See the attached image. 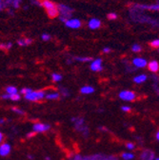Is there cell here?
Here are the masks:
<instances>
[{"mask_svg": "<svg viewBox=\"0 0 159 160\" xmlns=\"http://www.w3.org/2000/svg\"><path fill=\"white\" fill-rule=\"evenodd\" d=\"M155 138H156L157 140L159 139V133H158V132H157V133H156V134H155Z\"/></svg>", "mask_w": 159, "mask_h": 160, "instance_id": "cell-43", "label": "cell"}, {"mask_svg": "<svg viewBox=\"0 0 159 160\" xmlns=\"http://www.w3.org/2000/svg\"><path fill=\"white\" fill-rule=\"evenodd\" d=\"M4 8H6L5 7V4H4V1L3 2H0V11H2Z\"/></svg>", "mask_w": 159, "mask_h": 160, "instance_id": "cell-40", "label": "cell"}, {"mask_svg": "<svg viewBox=\"0 0 159 160\" xmlns=\"http://www.w3.org/2000/svg\"><path fill=\"white\" fill-rule=\"evenodd\" d=\"M126 147H127V149H129V150H134V148H135V145L133 144V143H127V145H126Z\"/></svg>", "mask_w": 159, "mask_h": 160, "instance_id": "cell-36", "label": "cell"}, {"mask_svg": "<svg viewBox=\"0 0 159 160\" xmlns=\"http://www.w3.org/2000/svg\"><path fill=\"white\" fill-rule=\"evenodd\" d=\"M11 145L8 143H3L1 146H0V155L1 156H7L10 154L11 153Z\"/></svg>", "mask_w": 159, "mask_h": 160, "instance_id": "cell-14", "label": "cell"}, {"mask_svg": "<svg viewBox=\"0 0 159 160\" xmlns=\"http://www.w3.org/2000/svg\"><path fill=\"white\" fill-rule=\"evenodd\" d=\"M12 43H7V44H0V49L2 50H5V51H8L12 48Z\"/></svg>", "mask_w": 159, "mask_h": 160, "instance_id": "cell-28", "label": "cell"}, {"mask_svg": "<svg viewBox=\"0 0 159 160\" xmlns=\"http://www.w3.org/2000/svg\"><path fill=\"white\" fill-rule=\"evenodd\" d=\"M4 1V0H0V2H3Z\"/></svg>", "mask_w": 159, "mask_h": 160, "instance_id": "cell-47", "label": "cell"}, {"mask_svg": "<svg viewBox=\"0 0 159 160\" xmlns=\"http://www.w3.org/2000/svg\"><path fill=\"white\" fill-rule=\"evenodd\" d=\"M21 98V95L17 93V94H14V95H10V99L11 100H13V101H18L20 100Z\"/></svg>", "mask_w": 159, "mask_h": 160, "instance_id": "cell-27", "label": "cell"}, {"mask_svg": "<svg viewBox=\"0 0 159 160\" xmlns=\"http://www.w3.org/2000/svg\"><path fill=\"white\" fill-rule=\"evenodd\" d=\"M41 38H42L44 41H47V40H50V39H51V35L48 34V33H43V34H42V36H41Z\"/></svg>", "mask_w": 159, "mask_h": 160, "instance_id": "cell-34", "label": "cell"}, {"mask_svg": "<svg viewBox=\"0 0 159 160\" xmlns=\"http://www.w3.org/2000/svg\"><path fill=\"white\" fill-rule=\"evenodd\" d=\"M121 157L124 160H132L134 158V154L132 153H122Z\"/></svg>", "mask_w": 159, "mask_h": 160, "instance_id": "cell-23", "label": "cell"}, {"mask_svg": "<svg viewBox=\"0 0 159 160\" xmlns=\"http://www.w3.org/2000/svg\"><path fill=\"white\" fill-rule=\"evenodd\" d=\"M60 97V95L59 93L57 92H55V93H50V94H47L45 95V98L48 99V100H55V99H58Z\"/></svg>", "mask_w": 159, "mask_h": 160, "instance_id": "cell-19", "label": "cell"}, {"mask_svg": "<svg viewBox=\"0 0 159 160\" xmlns=\"http://www.w3.org/2000/svg\"><path fill=\"white\" fill-rule=\"evenodd\" d=\"M121 110L123 111V112H126V113H128V112H131V107H129V106H122L121 107Z\"/></svg>", "mask_w": 159, "mask_h": 160, "instance_id": "cell-35", "label": "cell"}, {"mask_svg": "<svg viewBox=\"0 0 159 160\" xmlns=\"http://www.w3.org/2000/svg\"><path fill=\"white\" fill-rule=\"evenodd\" d=\"M12 111L13 112V113H15V114H20V115H23L25 113H24V111H22V110H20V109H18V108H15V107H13V108H12Z\"/></svg>", "mask_w": 159, "mask_h": 160, "instance_id": "cell-29", "label": "cell"}, {"mask_svg": "<svg viewBox=\"0 0 159 160\" xmlns=\"http://www.w3.org/2000/svg\"><path fill=\"white\" fill-rule=\"evenodd\" d=\"M72 122H74L75 128L77 132H80L85 137H87L90 133L89 128L86 126L85 119L83 117H72Z\"/></svg>", "mask_w": 159, "mask_h": 160, "instance_id": "cell-4", "label": "cell"}, {"mask_svg": "<svg viewBox=\"0 0 159 160\" xmlns=\"http://www.w3.org/2000/svg\"><path fill=\"white\" fill-rule=\"evenodd\" d=\"M130 14H131V18L138 23H149L152 24V26H157L158 25V20L157 19H153L150 16H147L144 14L143 11L135 9V8H131L130 11Z\"/></svg>", "mask_w": 159, "mask_h": 160, "instance_id": "cell-1", "label": "cell"}, {"mask_svg": "<svg viewBox=\"0 0 159 160\" xmlns=\"http://www.w3.org/2000/svg\"><path fill=\"white\" fill-rule=\"evenodd\" d=\"M70 160H117V157L113 155H106L102 153H95L93 155H86V156L75 154Z\"/></svg>", "mask_w": 159, "mask_h": 160, "instance_id": "cell-2", "label": "cell"}, {"mask_svg": "<svg viewBox=\"0 0 159 160\" xmlns=\"http://www.w3.org/2000/svg\"><path fill=\"white\" fill-rule=\"evenodd\" d=\"M75 59L76 61H79V62H90V61H93V58L89 57V56H84V57L76 56V57H75Z\"/></svg>", "mask_w": 159, "mask_h": 160, "instance_id": "cell-24", "label": "cell"}, {"mask_svg": "<svg viewBox=\"0 0 159 160\" xmlns=\"http://www.w3.org/2000/svg\"><path fill=\"white\" fill-rule=\"evenodd\" d=\"M41 6L46 10L47 14L50 18H55L59 14L57 6L51 0H41Z\"/></svg>", "mask_w": 159, "mask_h": 160, "instance_id": "cell-3", "label": "cell"}, {"mask_svg": "<svg viewBox=\"0 0 159 160\" xmlns=\"http://www.w3.org/2000/svg\"><path fill=\"white\" fill-rule=\"evenodd\" d=\"M150 44H151V46H152V48H158V47H159V40H158V39H154V40H152Z\"/></svg>", "mask_w": 159, "mask_h": 160, "instance_id": "cell-31", "label": "cell"}, {"mask_svg": "<svg viewBox=\"0 0 159 160\" xmlns=\"http://www.w3.org/2000/svg\"><path fill=\"white\" fill-rule=\"evenodd\" d=\"M34 133H35L34 132H31V133H27V137H29V138H30V137H31V136H33V135H34Z\"/></svg>", "mask_w": 159, "mask_h": 160, "instance_id": "cell-41", "label": "cell"}, {"mask_svg": "<svg viewBox=\"0 0 159 160\" xmlns=\"http://www.w3.org/2000/svg\"><path fill=\"white\" fill-rule=\"evenodd\" d=\"M132 8L141 10V11H144V10H149V11H158L159 6L158 4H151V5H144V4H133L132 6Z\"/></svg>", "mask_w": 159, "mask_h": 160, "instance_id": "cell-8", "label": "cell"}, {"mask_svg": "<svg viewBox=\"0 0 159 160\" xmlns=\"http://www.w3.org/2000/svg\"><path fill=\"white\" fill-rule=\"evenodd\" d=\"M31 2L36 6H41V1L40 0H31Z\"/></svg>", "mask_w": 159, "mask_h": 160, "instance_id": "cell-37", "label": "cell"}, {"mask_svg": "<svg viewBox=\"0 0 159 160\" xmlns=\"http://www.w3.org/2000/svg\"><path fill=\"white\" fill-rule=\"evenodd\" d=\"M51 78H52V81H55V82H59V81L62 80V75H59V74H52Z\"/></svg>", "mask_w": 159, "mask_h": 160, "instance_id": "cell-25", "label": "cell"}, {"mask_svg": "<svg viewBox=\"0 0 159 160\" xmlns=\"http://www.w3.org/2000/svg\"><path fill=\"white\" fill-rule=\"evenodd\" d=\"M119 97L124 101H132L135 99L136 95L132 91H122L119 94Z\"/></svg>", "mask_w": 159, "mask_h": 160, "instance_id": "cell-7", "label": "cell"}, {"mask_svg": "<svg viewBox=\"0 0 159 160\" xmlns=\"http://www.w3.org/2000/svg\"><path fill=\"white\" fill-rule=\"evenodd\" d=\"M103 67H102V60L100 58L94 59L92 61L91 63V70L93 72H100L102 70Z\"/></svg>", "mask_w": 159, "mask_h": 160, "instance_id": "cell-11", "label": "cell"}, {"mask_svg": "<svg viewBox=\"0 0 159 160\" xmlns=\"http://www.w3.org/2000/svg\"><path fill=\"white\" fill-rule=\"evenodd\" d=\"M3 141V133H0V144H1V142Z\"/></svg>", "mask_w": 159, "mask_h": 160, "instance_id": "cell-42", "label": "cell"}, {"mask_svg": "<svg viewBox=\"0 0 159 160\" xmlns=\"http://www.w3.org/2000/svg\"><path fill=\"white\" fill-rule=\"evenodd\" d=\"M153 160H159V159H158V157H155V158H154Z\"/></svg>", "mask_w": 159, "mask_h": 160, "instance_id": "cell-46", "label": "cell"}, {"mask_svg": "<svg viewBox=\"0 0 159 160\" xmlns=\"http://www.w3.org/2000/svg\"><path fill=\"white\" fill-rule=\"evenodd\" d=\"M45 159H46V160H51V157H49V156L47 157V156H46V157H45Z\"/></svg>", "mask_w": 159, "mask_h": 160, "instance_id": "cell-45", "label": "cell"}, {"mask_svg": "<svg viewBox=\"0 0 159 160\" xmlns=\"http://www.w3.org/2000/svg\"><path fill=\"white\" fill-rule=\"evenodd\" d=\"M51 129V126L49 124H43V123H36L32 126V131L34 133H44Z\"/></svg>", "mask_w": 159, "mask_h": 160, "instance_id": "cell-9", "label": "cell"}, {"mask_svg": "<svg viewBox=\"0 0 159 160\" xmlns=\"http://www.w3.org/2000/svg\"><path fill=\"white\" fill-rule=\"evenodd\" d=\"M17 93H18V91H17V89L13 86H9L6 88V94L8 95H14Z\"/></svg>", "mask_w": 159, "mask_h": 160, "instance_id": "cell-22", "label": "cell"}, {"mask_svg": "<svg viewBox=\"0 0 159 160\" xmlns=\"http://www.w3.org/2000/svg\"><path fill=\"white\" fill-rule=\"evenodd\" d=\"M155 158V154L151 150H145L140 155L141 160H153Z\"/></svg>", "mask_w": 159, "mask_h": 160, "instance_id": "cell-13", "label": "cell"}, {"mask_svg": "<svg viewBox=\"0 0 159 160\" xmlns=\"http://www.w3.org/2000/svg\"><path fill=\"white\" fill-rule=\"evenodd\" d=\"M0 97H1L2 99H10V95H8V94H5V95H2L0 96Z\"/></svg>", "mask_w": 159, "mask_h": 160, "instance_id": "cell-38", "label": "cell"}, {"mask_svg": "<svg viewBox=\"0 0 159 160\" xmlns=\"http://www.w3.org/2000/svg\"><path fill=\"white\" fill-rule=\"evenodd\" d=\"M28 158H30V159H33V155H28Z\"/></svg>", "mask_w": 159, "mask_h": 160, "instance_id": "cell-44", "label": "cell"}, {"mask_svg": "<svg viewBox=\"0 0 159 160\" xmlns=\"http://www.w3.org/2000/svg\"><path fill=\"white\" fill-rule=\"evenodd\" d=\"M66 26L70 29H78L81 27V21L76 18H70L65 22Z\"/></svg>", "mask_w": 159, "mask_h": 160, "instance_id": "cell-10", "label": "cell"}, {"mask_svg": "<svg viewBox=\"0 0 159 160\" xmlns=\"http://www.w3.org/2000/svg\"><path fill=\"white\" fill-rule=\"evenodd\" d=\"M45 95L46 94L44 91H31V93L25 95V99L29 101H38L45 98Z\"/></svg>", "mask_w": 159, "mask_h": 160, "instance_id": "cell-6", "label": "cell"}, {"mask_svg": "<svg viewBox=\"0 0 159 160\" xmlns=\"http://www.w3.org/2000/svg\"><path fill=\"white\" fill-rule=\"evenodd\" d=\"M147 65H148V68H149V70H151V72H152V73L158 72V70H159V64H158V62L156 60H152V61H151Z\"/></svg>", "mask_w": 159, "mask_h": 160, "instance_id": "cell-17", "label": "cell"}, {"mask_svg": "<svg viewBox=\"0 0 159 160\" xmlns=\"http://www.w3.org/2000/svg\"><path fill=\"white\" fill-rule=\"evenodd\" d=\"M21 3H22V0H5L4 1L5 7H9L12 9H18Z\"/></svg>", "mask_w": 159, "mask_h": 160, "instance_id": "cell-12", "label": "cell"}, {"mask_svg": "<svg viewBox=\"0 0 159 160\" xmlns=\"http://www.w3.org/2000/svg\"><path fill=\"white\" fill-rule=\"evenodd\" d=\"M116 18H117V15L115 13H113V12H111V13L108 14V19L109 20H115Z\"/></svg>", "mask_w": 159, "mask_h": 160, "instance_id": "cell-32", "label": "cell"}, {"mask_svg": "<svg viewBox=\"0 0 159 160\" xmlns=\"http://www.w3.org/2000/svg\"><path fill=\"white\" fill-rule=\"evenodd\" d=\"M89 28L90 29H92V30H96V29H98L100 26H101V22H100V20H98V19H96V18H92L90 21H89Z\"/></svg>", "mask_w": 159, "mask_h": 160, "instance_id": "cell-16", "label": "cell"}, {"mask_svg": "<svg viewBox=\"0 0 159 160\" xmlns=\"http://www.w3.org/2000/svg\"><path fill=\"white\" fill-rule=\"evenodd\" d=\"M57 10H58V13H60L59 19L62 22H66L68 19H70L74 12V9L64 4H59L57 6Z\"/></svg>", "mask_w": 159, "mask_h": 160, "instance_id": "cell-5", "label": "cell"}, {"mask_svg": "<svg viewBox=\"0 0 159 160\" xmlns=\"http://www.w3.org/2000/svg\"><path fill=\"white\" fill-rule=\"evenodd\" d=\"M59 90H60V92H61V94H62V95H63V96L68 97V96L70 95V92H69V90H67L66 88H64V87H60V88H59Z\"/></svg>", "mask_w": 159, "mask_h": 160, "instance_id": "cell-26", "label": "cell"}, {"mask_svg": "<svg viewBox=\"0 0 159 160\" xmlns=\"http://www.w3.org/2000/svg\"><path fill=\"white\" fill-rule=\"evenodd\" d=\"M132 64L136 67V68H145L148 64V62L146 61V59L144 58H141V57H137V58H134L133 61H132Z\"/></svg>", "mask_w": 159, "mask_h": 160, "instance_id": "cell-15", "label": "cell"}, {"mask_svg": "<svg viewBox=\"0 0 159 160\" xmlns=\"http://www.w3.org/2000/svg\"><path fill=\"white\" fill-rule=\"evenodd\" d=\"M102 51H103L104 53H108V52L111 51V49H110V48H104Z\"/></svg>", "mask_w": 159, "mask_h": 160, "instance_id": "cell-39", "label": "cell"}, {"mask_svg": "<svg viewBox=\"0 0 159 160\" xmlns=\"http://www.w3.org/2000/svg\"><path fill=\"white\" fill-rule=\"evenodd\" d=\"M80 92L83 94V95H91L94 92V88L91 87V86H84L81 88Z\"/></svg>", "mask_w": 159, "mask_h": 160, "instance_id": "cell-18", "label": "cell"}, {"mask_svg": "<svg viewBox=\"0 0 159 160\" xmlns=\"http://www.w3.org/2000/svg\"><path fill=\"white\" fill-rule=\"evenodd\" d=\"M141 50H142V49H141V46H139L138 44H134L132 46V51H134V52H140Z\"/></svg>", "mask_w": 159, "mask_h": 160, "instance_id": "cell-30", "label": "cell"}, {"mask_svg": "<svg viewBox=\"0 0 159 160\" xmlns=\"http://www.w3.org/2000/svg\"><path fill=\"white\" fill-rule=\"evenodd\" d=\"M32 43V40L31 38H20L17 41V44L19 46H28Z\"/></svg>", "mask_w": 159, "mask_h": 160, "instance_id": "cell-21", "label": "cell"}, {"mask_svg": "<svg viewBox=\"0 0 159 160\" xmlns=\"http://www.w3.org/2000/svg\"><path fill=\"white\" fill-rule=\"evenodd\" d=\"M147 80V75H137L133 78V81L136 83V84H141L143 83Z\"/></svg>", "mask_w": 159, "mask_h": 160, "instance_id": "cell-20", "label": "cell"}, {"mask_svg": "<svg viewBox=\"0 0 159 160\" xmlns=\"http://www.w3.org/2000/svg\"><path fill=\"white\" fill-rule=\"evenodd\" d=\"M31 89H29V88H23L20 93H21L22 95H27V94H29V93H31Z\"/></svg>", "mask_w": 159, "mask_h": 160, "instance_id": "cell-33", "label": "cell"}]
</instances>
